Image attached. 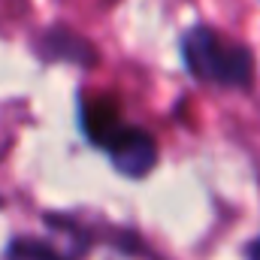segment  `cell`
Listing matches in <instances>:
<instances>
[{
	"label": "cell",
	"mask_w": 260,
	"mask_h": 260,
	"mask_svg": "<svg viewBox=\"0 0 260 260\" xmlns=\"http://www.w3.org/2000/svg\"><path fill=\"white\" fill-rule=\"evenodd\" d=\"M182 58L200 82L221 85V88H245L251 82L254 58L248 49L224 40L209 27H194L182 40Z\"/></svg>",
	"instance_id": "1"
},
{
	"label": "cell",
	"mask_w": 260,
	"mask_h": 260,
	"mask_svg": "<svg viewBox=\"0 0 260 260\" xmlns=\"http://www.w3.org/2000/svg\"><path fill=\"white\" fill-rule=\"evenodd\" d=\"M103 148L109 151L112 167L127 176V179H142L145 173H151L154 160H157V145L151 139V133H145L142 127H121L115 130Z\"/></svg>",
	"instance_id": "2"
},
{
	"label": "cell",
	"mask_w": 260,
	"mask_h": 260,
	"mask_svg": "<svg viewBox=\"0 0 260 260\" xmlns=\"http://www.w3.org/2000/svg\"><path fill=\"white\" fill-rule=\"evenodd\" d=\"M82 127H85L88 139H91L94 145H103L115 130L121 127L115 103H112V100H94V103H88V106L82 109Z\"/></svg>",
	"instance_id": "3"
},
{
	"label": "cell",
	"mask_w": 260,
	"mask_h": 260,
	"mask_svg": "<svg viewBox=\"0 0 260 260\" xmlns=\"http://www.w3.org/2000/svg\"><path fill=\"white\" fill-rule=\"evenodd\" d=\"M6 260H61L49 245L43 242H34V239H18L9 245L6 251Z\"/></svg>",
	"instance_id": "4"
},
{
	"label": "cell",
	"mask_w": 260,
	"mask_h": 260,
	"mask_svg": "<svg viewBox=\"0 0 260 260\" xmlns=\"http://www.w3.org/2000/svg\"><path fill=\"white\" fill-rule=\"evenodd\" d=\"M248 260H260V242H254V245L248 248Z\"/></svg>",
	"instance_id": "5"
}]
</instances>
